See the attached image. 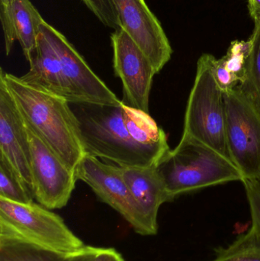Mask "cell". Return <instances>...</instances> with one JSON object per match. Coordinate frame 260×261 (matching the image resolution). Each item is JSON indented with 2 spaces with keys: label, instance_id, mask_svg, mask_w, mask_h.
I'll return each mask as SVG.
<instances>
[{
  "label": "cell",
  "instance_id": "7c38bea8",
  "mask_svg": "<svg viewBox=\"0 0 260 261\" xmlns=\"http://www.w3.org/2000/svg\"><path fill=\"white\" fill-rule=\"evenodd\" d=\"M0 155L7 160L33 193L25 124L4 83L0 81Z\"/></svg>",
  "mask_w": 260,
  "mask_h": 261
},
{
  "label": "cell",
  "instance_id": "ba28073f",
  "mask_svg": "<svg viewBox=\"0 0 260 261\" xmlns=\"http://www.w3.org/2000/svg\"><path fill=\"white\" fill-rule=\"evenodd\" d=\"M24 124L30 147L34 198L48 210L64 208L74 190L76 172L70 170L44 140Z\"/></svg>",
  "mask_w": 260,
  "mask_h": 261
},
{
  "label": "cell",
  "instance_id": "6da1fadb",
  "mask_svg": "<svg viewBox=\"0 0 260 261\" xmlns=\"http://www.w3.org/2000/svg\"><path fill=\"white\" fill-rule=\"evenodd\" d=\"M4 83L23 120L50 147V148L76 172L86 155L79 122L70 103L38 87L23 82L20 77L0 72Z\"/></svg>",
  "mask_w": 260,
  "mask_h": 261
},
{
  "label": "cell",
  "instance_id": "ac0fdd59",
  "mask_svg": "<svg viewBox=\"0 0 260 261\" xmlns=\"http://www.w3.org/2000/svg\"><path fill=\"white\" fill-rule=\"evenodd\" d=\"M213 261H260V234L251 226L227 248L218 249Z\"/></svg>",
  "mask_w": 260,
  "mask_h": 261
},
{
  "label": "cell",
  "instance_id": "7a4b0ae2",
  "mask_svg": "<svg viewBox=\"0 0 260 261\" xmlns=\"http://www.w3.org/2000/svg\"><path fill=\"white\" fill-rule=\"evenodd\" d=\"M86 154L114 165L157 166L167 152L139 143L125 121L123 103L118 107L71 104Z\"/></svg>",
  "mask_w": 260,
  "mask_h": 261
},
{
  "label": "cell",
  "instance_id": "ffe728a7",
  "mask_svg": "<svg viewBox=\"0 0 260 261\" xmlns=\"http://www.w3.org/2000/svg\"><path fill=\"white\" fill-rule=\"evenodd\" d=\"M250 48L249 40L247 41H233L225 56L219 59L223 67L227 73H230V76H233L238 86L244 81L247 73Z\"/></svg>",
  "mask_w": 260,
  "mask_h": 261
},
{
  "label": "cell",
  "instance_id": "e0dca14e",
  "mask_svg": "<svg viewBox=\"0 0 260 261\" xmlns=\"http://www.w3.org/2000/svg\"><path fill=\"white\" fill-rule=\"evenodd\" d=\"M249 41L250 48L247 73L244 81L237 89L260 116V21H255L254 29Z\"/></svg>",
  "mask_w": 260,
  "mask_h": 261
},
{
  "label": "cell",
  "instance_id": "44dd1931",
  "mask_svg": "<svg viewBox=\"0 0 260 261\" xmlns=\"http://www.w3.org/2000/svg\"><path fill=\"white\" fill-rule=\"evenodd\" d=\"M98 19L108 28L121 29L119 13L114 0H82Z\"/></svg>",
  "mask_w": 260,
  "mask_h": 261
},
{
  "label": "cell",
  "instance_id": "277c9868",
  "mask_svg": "<svg viewBox=\"0 0 260 261\" xmlns=\"http://www.w3.org/2000/svg\"><path fill=\"white\" fill-rule=\"evenodd\" d=\"M215 61L216 58L209 54L198 59L183 135L195 138L232 161L226 137L224 93L215 80Z\"/></svg>",
  "mask_w": 260,
  "mask_h": 261
},
{
  "label": "cell",
  "instance_id": "2e32d148",
  "mask_svg": "<svg viewBox=\"0 0 260 261\" xmlns=\"http://www.w3.org/2000/svg\"><path fill=\"white\" fill-rule=\"evenodd\" d=\"M61 254L15 238L0 236V261H67Z\"/></svg>",
  "mask_w": 260,
  "mask_h": 261
},
{
  "label": "cell",
  "instance_id": "8fae6325",
  "mask_svg": "<svg viewBox=\"0 0 260 261\" xmlns=\"http://www.w3.org/2000/svg\"><path fill=\"white\" fill-rule=\"evenodd\" d=\"M121 28L148 57L158 73L172 56L169 40L145 0H114Z\"/></svg>",
  "mask_w": 260,
  "mask_h": 261
},
{
  "label": "cell",
  "instance_id": "5bb4252c",
  "mask_svg": "<svg viewBox=\"0 0 260 261\" xmlns=\"http://www.w3.org/2000/svg\"><path fill=\"white\" fill-rule=\"evenodd\" d=\"M121 174L148 221L158 231L157 216L160 206L171 202L170 196L157 166L121 167Z\"/></svg>",
  "mask_w": 260,
  "mask_h": 261
},
{
  "label": "cell",
  "instance_id": "5b68a950",
  "mask_svg": "<svg viewBox=\"0 0 260 261\" xmlns=\"http://www.w3.org/2000/svg\"><path fill=\"white\" fill-rule=\"evenodd\" d=\"M0 236L26 241L46 249L72 254L85 245L64 219L32 202L23 204L0 198Z\"/></svg>",
  "mask_w": 260,
  "mask_h": 261
},
{
  "label": "cell",
  "instance_id": "4fadbf2b",
  "mask_svg": "<svg viewBox=\"0 0 260 261\" xmlns=\"http://www.w3.org/2000/svg\"><path fill=\"white\" fill-rule=\"evenodd\" d=\"M28 62V72L20 77L23 82L63 98L69 103H80L64 74L56 51L41 31L36 49Z\"/></svg>",
  "mask_w": 260,
  "mask_h": 261
},
{
  "label": "cell",
  "instance_id": "30bf717a",
  "mask_svg": "<svg viewBox=\"0 0 260 261\" xmlns=\"http://www.w3.org/2000/svg\"><path fill=\"white\" fill-rule=\"evenodd\" d=\"M40 31L56 51L64 74L80 103L111 107L122 105V100L89 67L64 35L45 21L40 24Z\"/></svg>",
  "mask_w": 260,
  "mask_h": 261
},
{
  "label": "cell",
  "instance_id": "4316f807",
  "mask_svg": "<svg viewBox=\"0 0 260 261\" xmlns=\"http://www.w3.org/2000/svg\"><path fill=\"white\" fill-rule=\"evenodd\" d=\"M212 261H213V260H212Z\"/></svg>",
  "mask_w": 260,
  "mask_h": 261
},
{
  "label": "cell",
  "instance_id": "d6986e66",
  "mask_svg": "<svg viewBox=\"0 0 260 261\" xmlns=\"http://www.w3.org/2000/svg\"><path fill=\"white\" fill-rule=\"evenodd\" d=\"M0 198L11 202L27 204L33 202L32 190L23 182L6 158L0 155Z\"/></svg>",
  "mask_w": 260,
  "mask_h": 261
},
{
  "label": "cell",
  "instance_id": "9a60e30c",
  "mask_svg": "<svg viewBox=\"0 0 260 261\" xmlns=\"http://www.w3.org/2000/svg\"><path fill=\"white\" fill-rule=\"evenodd\" d=\"M11 11L16 39L29 61L36 49L40 24L44 20L29 0H14Z\"/></svg>",
  "mask_w": 260,
  "mask_h": 261
},
{
  "label": "cell",
  "instance_id": "cb8c5ba5",
  "mask_svg": "<svg viewBox=\"0 0 260 261\" xmlns=\"http://www.w3.org/2000/svg\"><path fill=\"white\" fill-rule=\"evenodd\" d=\"M0 18L4 32L6 55H9L16 39L10 6L0 4Z\"/></svg>",
  "mask_w": 260,
  "mask_h": 261
},
{
  "label": "cell",
  "instance_id": "3957f363",
  "mask_svg": "<svg viewBox=\"0 0 260 261\" xmlns=\"http://www.w3.org/2000/svg\"><path fill=\"white\" fill-rule=\"evenodd\" d=\"M172 201L177 196L206 187L242 181V173L230 160L191 137L182 136L157 165Z\"/></svg>",
  "mask_w": 260,
  "mask_h": 261
},
{
  "label": "cell",
  "instance_id": "8992f818",
  "mask_svg": "<svg viewBox=\"0 0 260 261\" xmlns=\"http://www.w3.org/2000/svg\"><path fill=\"white\" fill-rule=\"evenodd\" d=\"M76 176L92 189L99 200L118 212L136 233L143 236L157 234V230L131 194L119 166L86 154L76 168Z\"/></svg>",
  "mask_w": 260,
  "mask_h": 261
},
{
  "label": "cell",
  "instance_id": "7402d4cb",
  "mask_svg": "<svg viewBox=\"0 0 260 261\" xmlns=\"http://www.w3.org/2000/svg\"><path fill=\"white\" fill-rule=\"evenodd\" d=\"M67 261H125L123 256L112 248H98L85 245L70 254Z\"/></svg>",
  "mask_w": 260,
  "mask_h": 261
},
{
  "label": "cell",
  "instance_id": "603a6c76",
  "mask_svg": "<svg viewBox=\"0 0 260 261\" xmlns=\"http://www.w3.org/2000/svg\"><path fill=\"white\" fill-rule=\"evenodd\" d=\"M244 184L250 206L252 218V226L260 234V181L244 178Z\"/></svg>",
  "mask_w": 260,
  "mask_h": 261
},
{
  "label": "cell",
  "instance_id": "d4e9b609",
  "mask_svg": "<svg viewBox=\"0 0 260 261\" xmlns=\"http://www.w3.org/2000/svg\"><path fill=\"white\" fill-rule=\"evenodd\" d=\"M250 15L255 21H260V0H248Z\"/></svg>",
  "mask_w": 260,
  "mask_h": 261
},
{
  "label": "cell",
  "instance_id": "52a82bcc",
  "mask_svg": "<svg viewBox=\"0 0 260 261\" xmlns=\"http://www.w3.org/2000/svg\"><path fill=\"white\" fill-rule=\"evenodd\" d=\"M230 159L244 178L260 181V116L238 90L224 92Z\"/></svg>",
  "mask_w": 260,
  "mask_h": 261
},
{
  "label": "cell",
  "instance_id": "484cf974",
  "mask_svg": "<svg viewBox=\"0 0 260 261\" xmlns=\"http://www.w3.org/2000/svg\"><path fill=\"white\" fill-rule=\"evenodd\" d=\"M13 2L14 0H1L0 4L5 5V6H10Z\"/></svg>",
  "mask_w": 260,
  "mask_h": 261
},
{
  "label": "cell",
  "instance_id": "9c48e42d",
  "mask_svg": "<svg viewBox=\"0 0 260 261\" xmlns=\"http://www.w3.org/2000/svg\"><path fill=\"white\" fill-rule=\"evenodd\" d=\"M114 74L123 87L122 103L149 113V98L154 75V66L124 29L111 37Z\"/></svg>",
  "mask_w": 260,
  "mask_h": 261
}]
</instances>
